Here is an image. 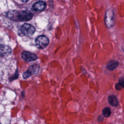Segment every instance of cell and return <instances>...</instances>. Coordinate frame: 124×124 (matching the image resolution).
Segmentation results:
<instances>
[{
    "label": "cell",
    "instance_id": "obj_16",
    "mask_svg": "<svg viewBox=\"0 0 124 124\" xmlns=\"http://www.w3.org/2000/svg\"><path fill=\"white\" fill-rule=\"evenodd\" d=\"M23 2H27L29 0H21Z\"/></svg>",
    "mask_w": 124,
    "mask_h": 124
},
{
    "label": "cell",
    "instance_id": "obj_1",
    "mask_svg": "<svg viewBox=\"0 0 124 124\" xmlns=\"http://www.w3.org/2000/svg\"><path fill=\"white\" fill-rule=\"evenodd\" d=\"M115 21V15L114 10L112 8L108 9L106 14L105 16V23L106 27L108 28H110L112 27Z\"/></svg>",
    "mask_w": 124,
    "mask_h": 124
},
{
    "label": "cell",
    "instance_id": "obj_13",
    "mask_svg": "<svg viewBox=\"0 0 124 124\" xmlns=\"http://www.w3.org/2000/svg\"><path fill=\"white\" fill-rule=\"evenodd\" d=\"M115 88L117 90H122V89H123L124 88L123 86H122L121 84H120L119 83L116 84V86H115Z\"/></svg>",
    "mask_w": 124,
    "mask_h": 124
},
{
    "label": "cell",
    "instance_id": "obj_12",
    "mask_svg": "<svg viewBox=\"0 0 124 124\" xmlns=\"http://www.w3.org/2000/svg\"><path fill=\"white\" fill-rule=\"evenodd\" d=\"M31 74L28 71H26L23 74V77L24 78L26 79L27 78H28L29 77H30L31 76Z\"/></svg>",
    "mask_w": 124,
    "mask_h": 124
},
{
    "label": "cell",
    "instance_id": "obj_3",
    "mask_svg": "<svg viewBox=\"0 0 124 124\" xmlns=\"http://www.w3.org/2000/svg\"><path fill=\"white\" fill-rule=\"evenodd\" d=\"M35 43L39 48L44 49L48 45L49 40L45 35H41L36 38Z\"/></svg>",
    "mask_w": 124,
    "mask_h": 124
},
{
    "label": "cell",
    "instance_id": "obj_4",
    "mask_svg": "<svg viewBox=\"0 0 124 124\" xmlns=\"http://www.w3.org/2000/svg\"><path fill=\"white\" fill-rule=\"evenodd\" d=\"M21 30L24 35L29 36L34 33L35 29L31 25L28 23H25L22 26Z\"/></svg>",
    "mask_w": 124,
    "mask_h": 124
},
{
    "label": "cell",
    "instance_id": "obj_9",
    "mask_svg": "<svg viewBox=\"0 0 124 124\" xmlns=\"http://www.w3.org/2000/svg\"><path fill=\"white\" fill-rule=\"evenodd\" d=\"M39 70V66L37 64H34L30 66L29 69L27 70L31 75H35L38 73Z\"/></svg>",
    "mask_w": 124,
    "mask_h": 124
},
{
    "label": "cell",
    "instance_id": "obj_2",
    "mask_svg": "<svg viewBox=\"0 0 124 124\" xmlns=\"http://www.w3.org/2000/svg\"><path fill=\"white\" fill-rule=\"evenodd\" d=\"M16 12V20L21 21H28L30 20L32 17V14L28 11H22Z\"/></svg>",
    "mask_w": 124,
    "mask_h": 124
},
{
    "label": "cell",
    "instance_id": "obj_11",
    "mask_svg": "<svg viewBox=\"0 0 124 124\" xmlns=\"http://www.w3.org/2000/svg\"><path fill=\"white\" fill-rule=\"evenodd\" d=\"M102 114L103 116L106 117H109L111 114V111L110 108L108 107L105 108L102 110Z\"/></svg>",
    "mask_w": 124,
    "mask_h": 124
},
{
    "label": "cell",
    "instance_id": "obj_14",
    "mask_svg": "<svg viewBox=\"0 0 124 124\" xmlns=\"http://www.w3.org/2000/svg\"><path fill=\"white\" fill-rule=\"evenodd\" d=\"M119 83L120 84H121L122 86L124 87V78L123 77L120 78Z\"/></svg>",
    "mask_w": 124,
    "mask_h": 124
},
{
    "label": "cell",
    "instance_id": "obj_6",
    "mask_svg": "<svg viewBox=\"0 0 124 124\" xmlns=\"http://www.w3.org/2000/svg\"><path fill=\"white\" fill-rule=\"evenodd\" d=\"M46 6L45 2L43 1H39L34 3L32 5V9L35 12H41L43 11Z\"/></svg>",
    "mask_w": 124,
    "mask_h": 124
},
{
    "label": "cell",
    "instance_id": "obj_5",
    "mask_svg": "<svg viewBox=\"0 0 124 124\" xmlns=\"http://www.w3.org/2000/svg\"><path fill=\"white\" fill-rule=\"evenodd\" d=\"M22 58L27 62L33 61L37 59V57L35 54L29 51L23 52L22 53Z\"/></svg>",
    "mask_w": 124,
    "mask_h": 124
},
{
    "label": "cell",
    "instance_id": "obj_10",
    "mask_svg": "<svg viewBox=\"0 0 124 124\" xmlns=\"http://www.w3.org/2000/svg\"><path fill=\"white\" fill-rule=\"evenodd\" d=\"M108 100L109 103L112 106L115 107L118 105L119 102L117 99V98L114 95H111L108 97Z\"/></svg>",
    "mask_w": 124,
    "mask_h": 124
},
{
    "label": "cell",
    "instance_id": "obj_8",
    "mask_svg": "<svg viewBox=\"0 0 124 124\" xmlns=\"http://www.w3.org/2000/svg\"><path fill=\"white\" fill-rule=\"evenodd\" d=\"M118 65H119V62L117 61L112 60L108 62L106 67L107 69L110 71H112L115 69L118 66Z\"/></svg>",
    "mask_w": 124,
    "mask_h": 124
},
{
    "label": "cell",
    "instance_id": "obj_17",
    "mask_svg": "<svg viewBox=\"0 0 124 124\" xmlns=\"http://www.w3.org/2000/svg\"><path fill=\"white\" fill-rule=\"evenodd\" d=\"M0 124H1V123H0Z\"/></svg>",
    "mask_w": 124,
    "mask_h": 124
},
{
    "label": "cell",
    "instance_id": "obj_15",
    "mask_svg": "<svg viewBox=\"0 0 124 124\" xmlns=\"http://www.w3.org/2000/svg\"><path fill=\"white\" fill-rule=\"evenodd\" d=\"M98 120H99V121H102V120H103V117L102 116H100L98 118Z\"/></svg>",
    "mask_w": 124,
    "mask_h": 124
},
{
    "label": "cell",
    "instance_id": "obj_7",
    "mask_svg": "<svg viewBox=\"0 0 124 124\" xmlns=\"http://www.w3.org/2000/svg\"><path fill=\"white\" fill-rule=\"evenodd\" d=\"M11 49L10 47L5 45L0 46V55L4 56L8 55L11 53Z\"/></svg>",
    "mask_w": 124,
    "mask_h": 124
}]
</instances>
